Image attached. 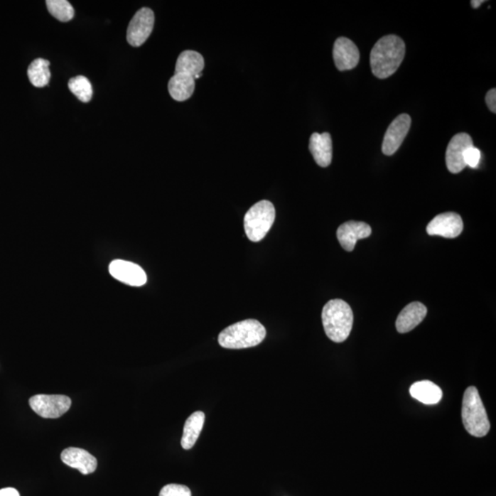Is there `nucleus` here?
I'll return each instance as SVG.
<instances>
[{"label":"nucleus","mask_w":496,"mask_h":496,"mask_svg":"<svg viewBox=\"0 0 496 496\" xmlns=\"http://www.w3.org/2000/svg\"><path fill=\"white\" fill-rule=\"evenodd\" d=\"M68 87L71 92L73 93L80 102L85 103L90 102V99H92V85H91L90 81L87 80L86 77H83V75H77V77L71 78L68 82Z\"/></svg>","instance_id":"22"},{"label":"nucleus","mask_w":496,"mask_h":496,"mask_svg":"<svg viewBox=\"0 0 496 496\" xmlns=\"http://www.w3.org/2000/svg\"><path fill=\"white\" fill-rule=\"evenodd\" d=\"M461 416L464 428L470 435L482 438L488 434L491 424L479 392L474 386L464 392Z\"/></svg>","instance_id":"4"},{"label":"nucleus","mask_w":496,"mask_h":496,"mask_svg":"<svg viewBox=\"0 0 496 496\" xmlns=\"http://www.w3.org/2000/svg\"><path fill=\"white\" fill-rule=\"evenodd\" d=\"M333 58L338 70L346 71L357 67L360 55L352 41L346 37H340L335 42Z\"/></svg>","instance_id":"12"},{"label":"nucleus","mask_w":496,"mask_h":496,"mask_svg":"<svg viewBox=\"0 0 496 496\" xmlns=\"http://www.w3.org/2000/svg\"><path fill=\"white\" fill-rule=\"evenodd\" d=\"M463 222L456 212H445L436 215L426 227L429 235H439L445 238H456L463 233Z\"/></svg>","instance_id":"10"},{"label":"nucleus","mask_w":496,"mask_h":496,"mask_svg":"<svg viewBox=\"0 0 496 496\" xmlns=\"http://www.w3.org/2000/svg\"><path fill=\"white\" fill-rule=\"evenodd\" d=\"M155 24V14L152 9H139L131 18L127 29V42L134 47L143 45L149 39Z\"/></svg>","instance_id":"7"},{"label":"nucleus","mask_w":496,"mask_h":496,"mask_svg":"<svg viewBox=\"0 0 496 496\" xmlns=\"http://www.w3.org/2000/svg\"><path fill=\"white\" fill-rule=\"evenodd\" d=\"M322 321L328 338L335 343H342L352 330L353 312L346 301L331 300L323 306Z\"/></svg>","instance_id":"2"},{"label":"nucleus","mask_w":496,"mask_h":496,"mask_svg":"<svg viewBox=\"0 0 496 496\" xmlns=\"http://www.w3.org/2000/svg\"><path fill=\"white\" fill-rule=\"evenodd\" d=\"M266 328L257 320L247 319L234 323L220 333L219 344L228 350L257 346L265 339Z\"/></svg>","instance_id":"3"},{"label":"nucleus","mask_w":496,"mask_h":496,"mask_svg":"<svg viewBox=\"0 0 496 496\" xmlns=\"http://www.w3.org/2000/svg\"><path fill=\"white\" fill-rule=\"evenodd\" d=\"M31 409L43 419H58L71 407V399L65 395L37 394L29 401Z\"/></svg>","instance_id":"6"},{"label":"nucleus","mask_w":496,"mask_h":496,"mask_svg":"<svg viewBox=\"0 0 496 496\" xmlns=\"http://www.w3.org/2000/svg\"><path fill=\"white\" fill-rule=\"evenodd\" d=\"M485 102L487 103L488 108L492 112H496V90L492 89L488 91L487 95L485 97Z\"/></svg>","instance_id":"26"},{"label":"nucleus","mask_w":496,"mask_h":496,"mask_svg":"<svg viewBox=\"0 0 496 496\" xmlns=\"http://www.w3.org/2000/svg\"><path fill=\"white\" fill-rule=\"evenodd\" d=\"M195 78L184 74H175L168 82L169 94L177 102H185L193 96Z\"/></svg>","instance_id":"18"},{"label":"nucleus","mask_w":496,"mask_h":496,"mask_svg":"<svg viewBox=\"0 0 496 496\" xmlns=\"http://www.w3.org/2000/svg\"><path fill=\"white\" fill-rule=\"evenodd\" d=\"M372 234V228L366 222L350 221L339 226L337 237L345 250L353 251L357 242L368 238Z\"/></svg>","instance_id":"13"},{"label":"nucleus","mask_w":496,"mask_h":496,"mask_svg":"<svg viewBox=\"0 0 496 496\" xmlns=\"http://www.w3.org/2000/svg\"><path fill=\"white\" fill-rule=\"evenodd\" d=\"M63 463L80 470L84 475L93 473L98 466V460L90 452L78 448H65L61 454Z\"/></svg>","instance_id":"14"},{"label":"nucleus","mask_w":496,"mask_h":496,"mask_svg":"<svg viewBox=\"0 0 496 496\" xmlns=\"http://www.w3.org/2000/svg\"><path fill=\"white\" fill-rule=\"evenodd\" d=\"M204 422H205V414L200 411H197L188 416L185 423L183 436L181 438V446L184 450H190L195 445L203 428Z\"/></svg>","instance_id":"19"},{"label":"nucleus","mask_w":496,"mask_h":496,"mask_svg":"<svg viewBox=\"0 0 496 496\" xmlns=\"http://www.w3.org/2000/svg\"><path fill=\"white\" fill-rule=\"evenodd\" d=\"M473 146L472 137L468 134L460 133L452 137L446 151V164L448 171L458 174L466 168L463 160L464 152Z\"/></svg>","instance_id":"9"},{"label":"nucleus","mask_w":496,"mask_h":496,"mask_svg":"<svg viewBox=\"0 0 496 496\" xmlns=\"http://www.w3.org/2000/svg\"><path fill=\"white\" fill-rule=\"evenodd\" d=\"M482 3H485V0H481V1H477V0H473V1H470V4H472V7L474 9H477L480 7L482 4Z\"/></svg>","instance_id":"28"},{"label":"nucleus","mask_w":496,"mask_h":496,"mask_svg":"<svg viewBox=\"0 0 496 496\" xmlns=\"http://www.w3.org/2000/svg\"><path fill=\"white\" fill-rule=\"evenodd\" d=\"M46 6L50 14L63 23L74 18V8L67 0H47Z\"/></svg>","instance_id":"23"},{"label":"nucleus","mask_w":496,"mask_h":496,"mask_svg":"<svg viewBox=\"0 0 496 496\" xmlns=\"http://www.w3.org/2000/svg\"><path fill=\"white\" fill-rule=\"evenodd\" d=\"M109 271L117 281L134 287H141L147 281L146 273L144 269L137 264L126 260H114L109 265Z\"/></svg>","instance_id":"11"},{"label":"nucleus","mask_w":496,"mask_h":496,"mask_svg":"<svg viewBox=\"0 0 496 496\" xmlns=\"http://www.w3.org/2000/svg\"><path fill=\"white\" fill-rule=\"evenodd\" d=\"M406 55V43L397 36L382 37L370 53V67L379 80L390 77L400 68Z\"/></svg>","instance_id":"1"},{"label":"nucleus","mask_w":496,"mask_h":496,"mask_svg":"<svg viewBox=\"0 0 496 496\" xmlns=\"http://www.w3.org/2000/svg\"><path fill=\"white\" fill-rule=\"evenodd\" d=\"M275 207L269 200H262L251 207L244 215V226L250 241L263 240L275 221Z\"/></svg>","instance_id":"5"},{"label":"nucleus","mask_w":496,"mask_h":496,"mask_svg":"<svg viewBox=\"0 0 496 496\" xmlns=\"http://www.w3.org/2000/svg\"><path fill=\"white\" fill-rule=\"evenodd\" d=\"M411 117L406 113L399 115L392 121L390 126L386 131L384 142H382V153L385 156H392L400 149L401 144L406 139L411 126Z\"/></svg>","instance_id":"8"},{"label":"nucleus","mask_w":496,"mask_h":496,"mask_svg":"<svg viewBox=\"0 0 496 496\" xmlns=\"http://www.w3.org/2000/svg\"><path fill=\"white\" fill-rule=\"evenodd\" d=\"M481 151L473 146L465 150L463 155L464 163L470 168H477L481 161Z\"/></svg>","instance_id":"25"},{"label":"nucleus","mask_w":496,"mask_h":496,"mask_svg":"<svg viewBox=\"0 0 496 496\" xmlns=\"http://www.w3.org/2000/svg\"><path fill=\"white\" fill-rule=\"evenodd\" d=\"M49 65L50 62L43 58H37L31 63L28 68V77L34 87H43L49 84L51 77Z\"/></svg>","instance_id":"21"},{"label":"nucleus","mask_w":496,"mask_h":496,"mask_svg":"<svg viewBox=\"0 0 496 496\" xmlns=\"http://www.w3.org/2000/svg\"><path fill=\"white\" fill-rule=\"evenodd\" d=\"M309 150L317 165L321 168H328L330 166L333 156L330 134H313L310 138Z\"/></svg>","instance_id":"16"},{"label":"nucleus","mask_w":496,"mask_h":496,"mask_svg":"<svg viewBox=\"0 0 496 496\" xmlns=\"http://www.w3.org/2000/svg\"><path fill=\"white\" fill-rule=\"evenodd\" d=\"M204 65V59L200 53L187 50L178 56L175 74L188 75L195 78L197 75H202Z\"/></svg>","instance_id":"17"},{"label":"nucleus","mask_w":496,"mask_h":496,"mask_svg":"<svg viewBox=\"0 0 496 496\" xmlns=\"http://www.w3.org/2000/svg\"><path fill=\"white\" fill-rule=\"evenodd\" d=\"M410 394L424 404H436L443 397L441 389L429 381L417 382L414 384L410 387Z\"/></svg>","instance_id":"20"},{"label":"nucleus","mask_w":496,"mask_h":496,"mask_svg":"<svg viewBox=\"0 0 496 496\" xmlns=\"http://www.w3.org/2000/svg\"><path fill=\"white\" fill-rule=\"evenodd\" d=\"M0 496H21L17 490L11 487L0 489Z\"/></svg>","instance_id":"27"},{"label":"nucleus","mask_w":496,"mask_h":496,"mask_svg":"<svg viewBox=\"0 0 496 496\" xmlns=\"http://www.w3.org/2000/svg\"><path fill=\"white\" fill-rule=\"evenodd\" d=\"M428 313V309L419 301L408 304L404 307L397 320V329L401 334L412 331L421 323Z\"/></svg>","instance_id":"15"},{"label":"nucleus","mask_w":496,"mask_h":496,"mask_svg":"<svg viewBox=\"0 0 496 496\" xmlns=\"http://www.w3.org/2000/svg\"><path fill=\"white\" fill-rule=\"evenodd\" d=\"M159 496H191V491L187 486L171 483L162 488Z\"/></svg>","instance_id":"24"}]
</instances>
